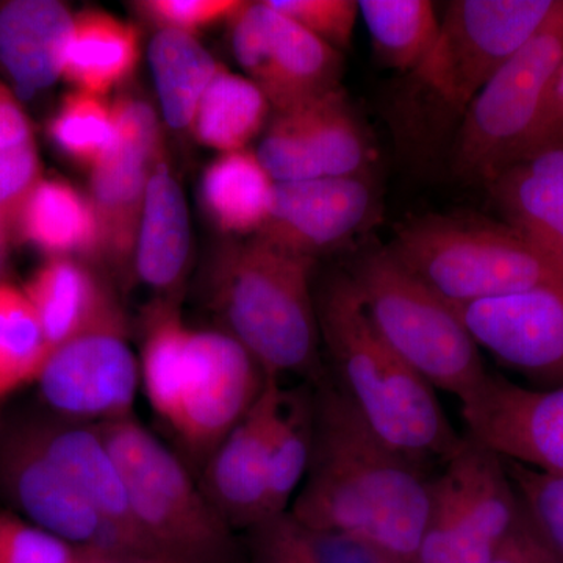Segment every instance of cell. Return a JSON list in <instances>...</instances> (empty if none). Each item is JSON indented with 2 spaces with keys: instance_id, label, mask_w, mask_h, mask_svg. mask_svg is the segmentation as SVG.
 Returning <instances> with one entry per match:
<instances>
[{
  "instance_id": "7c38bea8",
  "label": "cell",
  "mask_w": 563,
  "mask_h": 563,
  "mask_svg": "<svg viewBox=\"0 0 563 563\" xmlns=\"http://www.w3.org/2000/svg\"><path fill=\"white\" fill-rule=\"evenodd\" d=\"M231 21L236 62L276 113L340 88L342 52L273 9L268 0L244 2Z\"/></svg>"
},
{
  "instance_id": "5bb4252c",
  "label": "cell",
  "mask_w": 563,
  "mask_h": 563,
  "mask_svg": "<svg viewBox=\"0 0 563 563\" xmlns=\"http://www.w3.org/2000/svg\"><path fill=\"white\" fill-rule=\"evenodd\" d=\"M379 210L369 174L274 181L272 210L254 236L314 261L365 232Z\"/></svg>"
},
{
  "instance_id": "7402d4cb",
  "label": "cell",
  "mask_w": 563,
  "mask_h": 563,
  "mask_svg": "<svg viewBox=\"0 0 563 563\" xmlns=\"http://www.w3.org/2000/svg\"><path fill=\"white\" fill-rule=\"evenodd\" d=\"M485 187L504 222L563 266V144L514 162Z\"/></svg>"
},
{
  "instance_id": "d6a6232c",
  "label": "cell",
  "mask_w": 563,
  "mask_h": 563,
  "mask_svg": "<svg viewBox=\"0 0 563 563\" xmlns=\"http://www.w3.org/2000/svg\"><path fill=\"white\" fill-rule=\"evenodd\" d=\"M41 179L32 122L20 98L0 81V233L3 236L16 225L21 207Z\"/></svg>"
},
{
  "instance_id": "cb8c5ba5",
  "label": "cell",
  "mask_w": 563,
  "mask_h": 563,
  "mask_svg": "<svg viewBox=\"0 0 563 563\" xmlns=\"http://www.w3.org/2000/svg\"><path fill=\"white\" fill-rule=\"evenodd\" d=\"M22 290L51 351L120 312L95 274L73 257L49 258Z\"/></svg>"
},
{
  "instance_id": "ab89813d",
  "label": "cell",
  "mask_w": 563,
  "mask_h": 563,
  "mask_svg": "<svg viewBox=\"0 0 563 563\" xmlns=\"http://www.w3.org/2000/svg\"><path fill=\"white\" fill-rule=\"evenodd\" d=\"M559 144H563V58L555 73L542 114L526 141L523 150L518 154L517 161L533 152L559 146Z\"/></svg>"
},
{
  "instance_id": "4fadbf2b",
  "label": "cell",
  "mask_w": 563,
  "mask_h": 563,
  "mask_svg": "<svg viewBox=\"0 0 563 563\" xmlns=\"http://www.w3.org/2000/svg\"><path fill=\"white\" fill-rule=\"evenodd\" d=\"M255 154L274 181L365 176L376 161L342 87L274 114Z\"/></svg>"
},
{
  "instance_id": "b9f144b4",
  "label": "cell",
  "mask_w": 563,
  "mask_h": 563,
  "mask_svg": "<svg viewBox=\"0 0 563 563\" xmlns=\"http://www.w3.org/2000/svg\"><path fill=\"white\" fill-rule=\"evenodd\" d=\"M76 563H165L158 559L146 558L117 551L96 550V548H77Z\"/></svg>"
},
{
  "instance_id": "d6986e66",
  "label": "cell",
  "mask_w": 563,
  "mask_h": 563,
  "mask_svg": "<svg viewBox=\"0 0 563 563\" xmlns=\"http://www.w3.org/2000/svg\"><path fill=\"white\" fill-rule=\"evenodd\" d=\"M11 424L76 485L118 533L128 553L152 558L133 520L120 465L98 424L66 420L54 413L24 418Z\"/></svg>"
},
{
  "instance_id": "1f68e13d",
  "label": "cell",
  "mask_w": 563,
  "mask_h": 563,
  "mask_svg": "<svg viewBox=\"0 0 563 563\" xmlns=\"http://www.w3.org/2000/svg\"><path fill=\"white\" fill-rule=\"evenodd\" d=\"M313 385L282 388L268 461V518L287 512L301 487L312 453Z\"/></svg>"
},
{
  "instance_id": "4dcf8cb0",
  "label": "cell",
  "mask_w": 563,
  "mask_h": 563,
  "mask_svg": "<svg viewBox=\"0 0 563 563\" xmlns=\"http://www.w3.org/2000/svg\"><path fill=\"white\" fill-rule=\"evenodd\" d=\"M358 11L385 68L413 74L439 38L440 20L429 0H358Z\"/></svg>"
},
{
  "instance_id": "ffe728a7",
  "label": "cell",
  "mask_w": 563,
  "mask_h": 563,
  "mask_svg": "<svg viewBox=\"0 0 563 563\" xmlns=\"http://www.w3.org/2000/svg\"><path fill=\"white\" fill-rule=\"evenodd\" d=\"M280 391L279 377L269 376L261 398L198 474L203 495L235 532L268 518L269 439Z\"/></svg>"
},
{
  "instance_id": "d590c367",
  "label": "cell",
  "mask_w": 563,
  "mask_h": 563,
  "mask_svg": "<svg viewBox=\"0 0 563 563\" xmlns=\"http://www.w3.org/2000/svg\"><path fill=\"white\" fill-rule=\"evenodd\" d=\"M503 461L537 536L563 562V476Z\"/></svg>"
},
{
  "instance_id": "4316f807",
  "label": "cell",
  "mask_w": 563,
  "mask_h": 563,
  "mask_svg": "<svg viewBox=\"0 0 563 563\" xmlns=\"http://www.w3.org/2000/svg\"><path fill=\"white\" fill-rule=\"evenodd\" d=\"M201 191L203 206L221 231L255 235L272 210L274 180L255 152H228L207 168Z\"/></svg>"
},
{
  "instance_id": "7bdbcfd3",
  "label": "cell",
  "mask_w": 563,
  "mask_h": 563,
  "mask_svg": "<svg viewBox=\"0 0 563 563\" xmlns=\"http://www.w3.org/2000/svg\"><path fill=\"white\" fill-rule=\"evenodd\" d=\"M3 240H5V236H3L2 233H0V247H2Z\"/></svg>"
},
{
  "instance_id": "6da1fadb",
  "label": "cell",
  "mask_w": 563,
  "mask_h": 563,
  "mask_svg": "<svg viewBox=\"0 0 563 563\" xmlns=\"http://www.w3.org/2000/svg\"><path fill=\"white\" fill-rule=\"evenodd\" d=\"M437 474L379 439L328 373L313 387L312 453L288 510L303 525L372 544L393 563H417Z\"/></svg>"
},
{
  "instance_id": "484cf974",
  "label": "cell",
  "mask_w": 563,
  "mask_h": 563,
  "mask_svg": "<svg viewBox=\"0 0 563 563\" xmlns=\"http://www.w3.org/2000/svg\"><path fill=\"white\" fill-rule=\"evenodd\" d=\"M140 60V36L133 25L106 11L74 16L63 77L77 91L103 96L128 79Z\"/></svg>"
},
{
  "instance_id": "ac0fdd59",
  "label": "cell",
  "mask_w": 563,
  "mask_h": 563,
  "mask_svg": "<svg viewBox=\"0 0 563 563\" xmlns=\"http://www.w3.org/2000/svg\"><path fill=\"white\" fill-rule=\"evenodd\" d=\"M0 493L25 520L73 547L128 553L76 485L11 422L0 428Z\"/></svg>"
},
{
  "instance_id": "e575fe53",
  "label": "cell",
  "mask_w": 563,
  "mask_h": 563,
  "mask_svg": "<svg viewBox=\"0 0 563 563\" xmlns=\"http://www.w3.org/2000/svg\"><path fill=\"white\" fill-rule=\"evenodd\" d=\"M49 135L63 154L91 169L113 143V106L101 96L70 92L52 117Z\"/></svg>"
},
{
  "instance_id": "836d02e7",
  "label": "cell",
  "mask_w": 563,
  "mask_h": 563,
  "mask_svg": "<svg viewBox=\"0 0 563 563\" xmlns=\"http://www.w3.org/2000/svg\"><path fill=\"white\" fill-rule=\"evenodd\" d=\"M51 347L22 287L0 282V407L35 384Z\"/></svg>"
},
{
  "instance_id": "60d3db41",
  "label": "cell",
  "mask_w": 563,
  "mask_h": 563,
  "mask_svg": "<svg viewBox=\"0 0 563 563\" xmlns=\"http://www.w3.org/2000/svg\"><path fill=\"white\" fill-rule=\"evenodd\" d=\"M521 503V501H520ZM492 563H563L532 528L523 506L520 520L501 544Z\"/></svg>"
},
{
  "instance_id": "44dd1931",
  "label": "cell",
  "mask_w": 563,
  "mask_h": 563,
  "mask_svg": "<svg viewBox=\"0 0 563 563\" xmlns=\"http://www.w3.org/2000/svg\"><path fill=\"white\" fill-rule=\"evenodd\" d=\"M73 27V13L57 0L0 3V70L20 101L63 77Z\"/></svg>"
},
{
  "instance_id": "f1b7e54d",
  "label": "cell",
  "mask_w": 563,
  "mask_h": 563,
  "mask_svg": "<svg viewBox=\"0 0 563 563\" xmlns=\"http://www.w3.org/2000/svg\"><path fill=\"white\" fill-rule=\"evenodd\" d=\"M269 109L268 99L254 81L220 65L190 128L203 146L222 154L243 151L261 133Z\"/></svg>"
},
{
  "instance_id": "9c48e42d",
  "label": "cell",
  "mask_w": 563,
  "mask_h": 563,
  "mask_svg": "<svg viewBox=\"0 0 563 563\" xmlns=\"http://www.w3.org/2000/svg\"><path fill=\"white\" fill-rule=\"evenodd\" d=\"M520 515L501 455L465 433L433 479L417 563H492Z\"/></svg>"
},
{
  "instance_id": "8fae6325",
  "label": "cell",
  "mask_w": 563,
  "mask_h": 563,
  "mask_svg": "<svg viewBox=\"0 0 563 563\" xmlns=\"http://www.w3.org/2000/svg\"><path fill=\"white\" fill-rule=\"evenodd\" d=\"M141 380L121 312L51 351L41 369V399L66 420L101 424L132 417Z\"/></svg>"
},
{
  "instance_id": "9a60e30c",
  "label": "cell",
  "mask_w": 563,
  "mask_h": 563,
  "mask_svg": "<svg viewBox=\"0 0 563 563\" xmlns=\"http://www.w3.org/2000/svg\"><path fill=\"white\" fill-rule=\"evenodd\" d=\"M455 310L477 346L536 390L563 388V284Z\"/></svg>"
},
{
  "instance_id": "2e32d148",
  "label": "cell",
  "mask_w": 563,
  "mask_h": 563,
  "mask_svg": "<svg viewBox=\"0 0 563 563\" xmlns=\"http://www.w3.org/2000/svg\"><path fill=\"white\" fill-rule=\"evenodd\" d=\"M113 106L114 140L91 168L92 206L102 229V247L120 263L135 251L141 209L155 162L161 157V128L154 109L125 96Z\"/></svg>"
},
{
  "instance_id": "5b68a950",
  "label": "cell",
  "mask_w": 563,
  "mask_h": 563,
  "mask_svg": "<svg viewBox=\"0 0 563 563\" xmlns=\"http://www.w3.org/2000/svg\"><path fill=\"white\" fill-rule=\"evenodd\" d=\"M120 465L133 520L152 558L166 563H243L235 531L180 455L135 415L98 424Z\"/></svg>"
},
{
  "instance_id": "f35d334b",
  "label": "cell",
  "mask_w": 563,
  "mask_h": 563,
  "mask_svg": "<svg viewBox=\"0 0 563 563\" xmlns=\"http://www.w3.org/2000/svg\"><path fill=\"white\" fill-rule=\"evenodd\" d=\"M243 5L239 0H146L139 3V9L162 29L192 35L217 22L232 20Z\"/></svg>"
},
{
  "instance_id": "f546056e",
  "label": "cell",
  "mask_w": 563,
  "mask_h": 563,
  "mask_svg": "<svg viewBox=\"0 0 563 563\" xmlns=\"http://www.w3.org/2000/svg\"><path fill=\"white\" fill-rule=\"evenodd\" d=\"M150 65L166 124L188 128L220 65L195 36L173 29L152 38Z\"/></svg>"
},
{
  "instance_id": "277c9868",
  "label": "cell",
  "mask_w": 563,
  "mask_h": 563,
  "mask_svg": "<svg viewBox=\"0 0 563 563\" xmlns=\"http://www.w3.org/2000/svg\"><path fill=\"white\" fill-rule=\"evenodd\" d=\"M269 376L231 333L187 325L155 355L144 391L158 420L174 433L181 461L201 473L261 398Z\"/></svg>"
},
{
  "instance_id": "74e56055",
  "label": "cell",
  "mask_w": 563,
  "mask_h": 563,
  "mask_svg": "<svg viewBox=\"0 0 563 563\" xmlns=\"http://www.w3.org/2000/svg\"><path fill=\"white\" fill-rule=\"evenodd\" d=\"M77 548L18 515L0 512V563H76Z\"/></svg>"
},
{
  "instance_id": "ba28073f",
  "label": "cell",
  "mask_w": 563,
  "mask_h": 563,
  "mask_svg": "<svg viewBox=\"0 0 563 563\" xmlns=\"http://www.w3.org/2000/svg\"><path fill=\"white\" fill-rule=\"evenodd\" d=\"M563 58V0L520 51L493 74L463 111L451 168L487 185L517 161L531 135Z\"/></svg>"
},
{
  "instance_id": "603a6c76",
  "label": "cell",
  "mask_w": 563,
  "mask_h": 563,
  "mask_svg": "<svg viewBox=\"0 0 563 563\" xmlns=\"http://www.w3.org/2000/svg\"><path fill=\"white\" fill-rule=\"evenodd\" d=\"M190 254V218L179 181L162 155L155 162L136 232V274L155 290H169L180 280Z\"/></svg>"
},
{
  "instance_id": "7a4b0ae2",
  "label": "cell",
  "mask_w": 563,
  "mask_h": 563,
  "mask_svg": "<svg viewBox=\"0 0 563 563\" xmlns=\"http://www.w3.org/2000/svg\"><path fill=\"white\" fill-rule=\"evenodd\" d=\"M314 306L332 383L388 446L442 470L465 435L448 420L435 388L384 342L350 274L322 282Z\"/></svg>"
},
{
  "instance_id": "d4e9b609",
  "label": "cell",
  "mask_w": 563,
  "mask_h": 563,
  "mask_svg": "<svg viewBox=\"0 0 563 563\" xmlns=\"http://www.w3.org/2000/svg\"><path fill=\"white\" fill-rule=\"evenodd\" d=\"M14 229L51 258L91 254L102 247L98 211L63 180L41 179L21 207Z\"/></svg>"
},
{
  "instance_id": "83f0119b",
  "label": "cell",
  "mask_w": 563,
  "mask_h": 563,
  "mask_svg": "<svg viewBox=\"0 0 563 563\" xmlns=\"http://www.w3.org/2000/svg\"><path fill=\"white\" fill-rule=\"evenodd\" d=\"M243 563H393L372 544L303 525L290 510L246 531Z\"/></svg>"
},
{
  "instance_id": "30bf717a",
  "label": "cell",
  "mask_w": 563,
  "mask_h": 563,
  "mask_svg": "<svg viewBox=\"0 0 563 563\" xmlns=\"http://www.w3.org/2000/svg\"><path fill=\"white\" fill-rule=\"evenodd\" d=\"M559 0H454L439 38L412 76L440 102L463 114L504 63L551 16Z\"/></svg>"
},
{
  "instance_id": "8992f818",
  "label": "cell",
  "mask_w": 563,
  "mask_h": 563,
  "mask_svg": "<svg viewBox=\"0 0 563 563\" xmlns=\"http://www.w3.org/2000/svg\"><path fill=\"white\" fill-rule=\"evenodd\" d=\"M387 250L454 307L563 284V266L507 222L426 217Z\"/></svg>"
},
{
  "instance_id": "3957f363",
  "label": "cell",
  "mask_w": 563,
  "mask_h": 563,
  "mask_svg": "<svg viewBox=\"0 0 563 563\" xmlns=\"http://www.w3.org/2000/svg\"><path fill=\"white\" fill-rule=\"evenodd\" d=\"M313 258L252 236L229 247L213 272V307L224 331L272 376L328 377L312 288Z\"/></svg>"
},
{
  "instance_id": "e0dca14e",
  "label": "cell",
  "mask_w": 563,
  "mask_h": 563,
  "mask_svg": "<svg viewBox=\"0 0 563 563\" xmlns=\"http://www.w3.org/2000/svg\"><path fill=\"white\" fill-rule=\"evenodd\" d=\"M462 417L466 435L501 457L563 476V388L536 390L490 372Z\"/></svg>"
},
{
  "instance_id": "52a82bcc",
  "label": "cell",
  "mask_w": 563,
  "mask_h": 563,
  "mask_svg": "<svg viewBox=\"0 0 563 563\" xmlns=\"http://www.w3.org/2000/svg\"><path fill=\"white\" fill-rule=\"evenodd\" d=\"M350 277L384 342L422 379L462 404L483 387L490 372L461 314L387 247L363 255Z\"/></svg>"
},
{
  "instance_id": "8d00e7d4",
  "label": "cell",
  "mask_w": 563,
  "mask_h": 563,
  "mask_svg": "<svg viewBox=\"0 0 563 563\" xmlns=\"http://www.w3.org/2000/svg\"><path fill=\"white\" fill-rule=\"evenodd\" d=\"M268 3L339 52L351 46L361 14L358 0H268Z\"/></svg>"
}]
</instances>
